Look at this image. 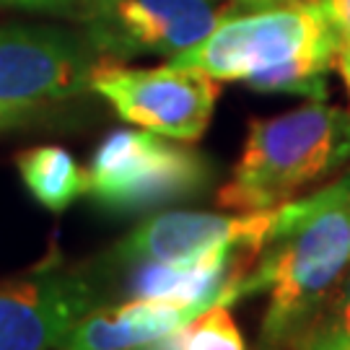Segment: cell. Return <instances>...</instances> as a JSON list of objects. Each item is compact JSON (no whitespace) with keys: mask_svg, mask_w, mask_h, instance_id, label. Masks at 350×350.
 <instances>
[{"mask_svg":"<svg viewBox=\"0 0 350 350\" xmlns=\"http://www.w3.org/2000/svg\"><path fill=\"white\" fill-rule=\"evenodd\" d=\"M350 267V172L275 208L239 299L267 293L260 350H288Z\"/></svg>","mask_w":350,"mask_h":350,"instance_id":"6da1fadb","label":"cell"},{"mask_svg":"<svg viewBox=\"0 0 350 350\" xmlns=\"http://www.w3.org/2000/svg\"><path fill=\"white\" fill-rule=\"evenodd\" d=\"M338 52L340 39L322 8L314 0H299L228 16L169 65L213 81H241L254 91L322 101Z\"/></svg>","mask_w":350,"mask_h":350,"instance_id":"7a4b0ae2","label":"cell"},{"mask_svg":"<svg viewBox=\"0 0 350 350\" xmlns=\"http://www.w3.org/2000/svg\"><path fill=\"white\" fill-rule=\"evenodd\" d=\"M350 161V112L312 101L286 114L252 120L234 174L218 205L237 213L273 211L322 185Z\"/></svg>","mask_w":350,"mask_h":350,"instance_id":"3957f363","label":"cell"},{"mask_svg":"<svg viewBox=\"0 0 350 350\" xmlns=\"http://www.w3.org/2000/svg\"><path fill=\"white\" fill-rule=\"evenodd\" d=\"M211 163L150 130H114L86 166V195L109 213H143L198 195Z\"/></svg>","mask_w":350,"mask_h":350,"instance_id":"277c9868","label":"cell"},{"mask_svg":"<svg viewBox=\"0 0 350 350\" xmlns=\"http://www.w3.org/2000/svg\"><path fill=\"white\" fill-rule=\"evenodd\" d=\"M254 8L241 0H81L75 18L107 60L133 55H179L228 16Z\"/></svg>","mask_w":350,"mask_h":350,"instance_id":"5b68a950","label":"cell"},{"mask_svg":"<svg viewBox=\"0 0 350 350\" xmlns=\"http://www.w3.org/2000/svg\"><path fill=\"white\" fill-rule=\"evenodd\" d=\"M91 88L125 122L179 143L202 138L218 101V83L205 73L174 65L122 68L107 57L94 70Z\"/></svg>","mask_w":350,"mask_h":350,"instance_id":"8992f818","label":"cell"},{"mask_svg":"<svg viewBox=\"0 0 350 350\" xmlns=\"http://www.w3.org/2000/svg\"><path fill=\"white\" fill-rule=\"evenodd\" d=\"M99 52L86 37L52 26H0V104L37 109L91 88Z\"/></svg>","mask_w":350,"mask_h":350,"instance_id":"52a82bcc","label":"cell"},{"mask_svg":"<svg viewBox=\"0 0 350 350\" xmlns=\"http://www.w3.org/2000/svg\"><path fill=\"white\" fill-rule=\"evenodd\" d=\"M107 304L96 273L47 265L0 280V350H57L65 332Z\"/></svg>","mask_w":350,"mask_h":350,"instance_id":"ba28073f","label":"cell"},{"mask_svg":"<svg viewBox=\"0 0 350 350\" xmlns=\"http://www.w3.org/2000/svg\"><path fill=\"white\" fill-rule=\"evenodd\" d=\"M273 211L221 215V213L172 211L150 215L112 250L114 265L192 262L215 247L234 241H262L273 224Z\"/></svg>","mask_w":350,"mask_h":350,"instance_id":"9c48e42d","label":"cell"},{"mask_svg":"<svg viewBox=\"0 0 350 350\" xmlns=\"http://www.w3.org/2000/svg\"><path fill=\"white\" fill-rule=\"evenodd\" d=\"M195 319L192 309L159 299L99 304L75 322L57 350H130L148 345Z\"/></svg>","mask_w":350,"mask_h":350,"instance_id":"30bf717a","label":"cell"},{"mask_svg":"<svg viewBox=\"0 0 350 350\" xmlns=\"http://www.w3.org/2000/svg\"><path fill=\"white\" fill-rule=\"evenodd\" d=\"M29 195L50 213H63L86 195V169L60 146H34L16 156Z\"/></svg>","mask_w":350,"mask_h":350,"instance_id":"8fae6325","label":"cell"},{"mask_svg":"<svg viewBox=\"0 0 350 350\" xmlns=\"http://www.w3.org/2000/svg\"><path fill=\"white\" fill-rule=\"evenodd\" d=\"M288 350H350V267Z\"/></svg>","mask_w":350,"mask_h":350,"instance_id":"7c38bea8","label":"cell"},{"mask_svg":"<svg viewBox=\"0 0 350 350\" xmlns=\"http://www.w3.org/2000/svg\"><path fill=\"white\" fill-rule=\"evenodd\" d=\"M182 350H247L244 338L234 325L226 304H215L200 312L179 329Z\"/></svg>","mask_w":350,"mask_h":350,"instance_id":"4fadbf2b","label":"cell"},{"mask_svg":"<svg viewBox=\"0 0 350 350\" xmlns=\"http://www.w3.org/2000/svg\"><path fill=\"white\" fill-rule=\"evenodd\" d=\"M0 8H18L31 13H50V16H75L81 0H0Z\"/></svg>","mask_w":350,"mask_h":350,"instance_id":"5bb4252c","label":"cell"},{"mask_svg":"<svg viewBox=\"0 0 350 350\" xmlns=\"http://www.w3.org/2000/svg\"><path fill=\"white\" fill-rule=\"evenodd\" d=\"M322 13H325L327 24L335 31V37L342 42L350 39V0H314Z\"/></svg>","mask_w":350,"mask_h":350,"instance_id":"9a60e30c","label":"cell"},{"mask_svg":"<svg viewBox=\"0 0 350 350\" xmlns=\"http://www.w3.org/2000/svg\"><path fill=\"white\" fill-rule=\"evenodd\" d=\"M26 114H29L26 109H16V107H8V104H0V130L21 125Z\"/></svg>","mask_w":350,"mask_h":350,"instance_id":"2e32d148","label":"cell"},{"mask_svg":"<svg viewBox=\"0 0 350 350\" xmlns=\"http://www.w3.org/2000/svg\"><path fill=\"white\" fill-rule=\"evenodd\" d=\"M335 68H338V73L342 75V83H345V91H348V96H350V39L340 44Z\"/></svg>","mask_w":350,"mask_h":350,"instance_id":"e0dca14e","label":"cell"},{"mask_svg":"<svg viewBox=\"0 0 350 350\" xmlns=\"http://www.w3.org/2000/svg\"><path fill=\"white\" fill-rule=\"evenodd\" d=\"M262 5H283V3H299V0H260Z\"/></svg>","mask_w":350,"mask_h":350,"instance_id":"ac0fdd59","label":"cell"},{"mask_svg":"<svg viewBox=\"0 0 350 350\" xmlns=\"http://www.w3.org/2000/svg\"><path fill=\"white\" fill-rule=\"evenodd\" d=\"M241 3H250V5H254V8H267V5H262L260 0H241Z\"/></svg>","mask_w":350,"mask_h":350,"instance_id":"d6986e66","label":"cell"},{"mask_svg":"<svg viewBox=\"0 0 350 350\" xmlns=\"http://www.w3.org/2000/svg\"><path fill=\"white\" fill-rule=\"evenodd\" d=\"M130 350H148V348H146V345H140V348H130Z\"/></svg>","mask_w":350,"mask_h":350,"instance_id":"ffe728a7","label":"cell"}]
</instances>
